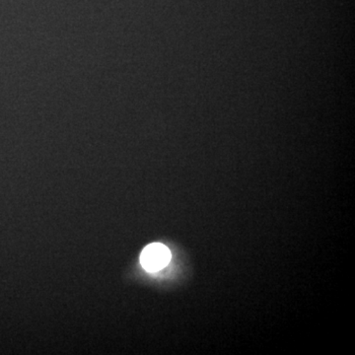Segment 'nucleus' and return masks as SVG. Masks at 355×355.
<instances>
[{
    "label": "nucleus",
    "mask_w": 355,
    "mask_h": 355,
    "mask_svg": "<svg viewBox=\"0 0 355 355\" xmlns=\"http://www.w3.org/2000/svg\"><path fill=\"white\" fill-rule=\"evenodd\" d=\"M171 261V252L161 243H153L140 254V263L148 272H157Z\"/></svg>",
    "instance_id": "nucleus-1"
}]
</instances>
